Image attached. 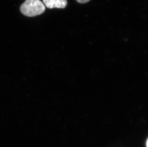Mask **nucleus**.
<instances>
[{
  "instance_id": "f03ea898",
  "label": "nucleus",
  "mask_w": 148,
  "mask_h": 147,
  "mask_svg": "<svg viewBox=\"0 0 148 147\" xmlns=\"http://www.w3.org/2000/svg\"><path fill=\"white\" fill-rule=\"evenodd\" d=\"M44 5L48 8H65L67 5V0H43Z\"/></svg>"
},
{
  "instance_id": "f257e3e1",
  "label": "nucleus",
  "mask_w": 148,
  "mask_h": 147,
  "mask_svg": "<svg viewBox=\"0 0 148 147\" xmlns=\"http://www.w3.org/2000/svg\"><path fill=\"white\" fill-rule=\"evenodd\" d=\"M45 10V6L40 0H26L20 7L21 13L28 17L40 15Z\"/></svg>"
},
{
  "instance_id": "7ed1b4c3",
  "label": "nucleus",
  "mask_w": 148,
  "mask_h": 147,
  "mask_svg": "<svg viewBox=\"0 0 148 147\" xmlns=\"http://www.w3.org/2000/svg\"><path fill=\"white\" fill-rule=\"evenodd\" d=\"M78 3H88L90 0H76Z\"/></svg>"
},
{
  "instance_id": "20e7f679",
  "label": "nucleus",
  "mask_w": 148,
  "mask_h": 147,
  "mask_svg": "<svg viewBox=\"0 0 148 147\" xmlns=\"http://www.w3.org/2000/svg\"><path fill=\"white\" fill-rule=\"evenodd\" d=\"M148 139H147V140H146V147H148Z\"/></svg>"
}]
</instances>
